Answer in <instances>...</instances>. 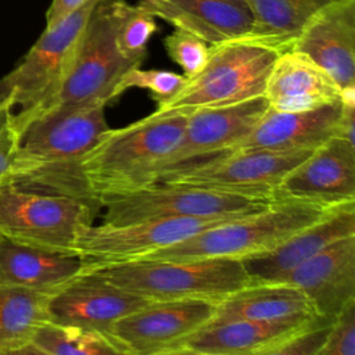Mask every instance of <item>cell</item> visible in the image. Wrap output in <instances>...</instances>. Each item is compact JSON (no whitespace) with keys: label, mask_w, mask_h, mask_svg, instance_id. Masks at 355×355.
I'll list each match as a JSON object with an SVG mask.
<instances>
[{"label":"cell","mask_w":355,"mask_h":355,"mask_svg":"<svg viewBox=\"0 0 355 355\" xmlns=\"http://www.w3.org/2000/svg\"><path fill=\"white\" fill-rule=\"evenodd\" d=\"M104 110V104H97L49 111L31 119L19 130L18 150L7 183L67 196L94 212L100 211V201L90 190L82 161L110 128Z\"/></svg>","instance_id":"obj_1"},{"label":"cell","mask_w":355,"mask_h":355,"mask_svg":"<svg viewBox=\"0 0 355 355\" xmlns=\"http://www.w3.org/2000/svg\"><path fill=\"white\" fill-rule=\"evenodd\" d=\"M186 119V112L155 110L146 118L101 133L82 161L94 197L100 201L154 183L176 150Z\"/></svg>","instance_id":"obj_2"},{"label":"cell","mask_w":355,"mask_h":355,"mask_svg":"<svg viewBox=\"0 0 355 355\" xmlns=\"http://www.w3.org/2000/svg\"><path fill=\"white\" fill-rule=\"evenodd\" d=\"M331 208L334 207L302 200L275 198L261 211L208 227L180 243L157 250L141 259H243L277 245L295 232L320 219Z\"/></svg>","instance_id":"obj_3"},{"label":"cell","mask_w":355,"mask_h":355,"mask_svg":"<svg viewBox=\"0 0 355 355\" xmlns=\"http://www.w3.org/2000/svg\"><path fill=\"white\" fill-rule=\"evenodd\" d=\"M126 3V0L96 1L68 73L50 107L43 112L107 105L121 94L122 78L132 68L141 65L122 54L116 44V26Z\"/></svg>","instance_id":"obj_4"},{"label":"cell","mask_w":355,"mask_h":355,"mask_svg":"<svg viewBox=\"0 0 355 355\" xmlns=\"http://www.w3.org/2000/svg\"><path fill=\"white\" fill-rule=\"evenodd\" d=\"M98 270L115 286L150 301L201 300L214 304L250 284L240 259H136Z\"/></svg>","instance_id":"obj_5"},{"label":"cell","mask_w":355,"mask_h":355,"mask_svg":"<svg viewBox=\"0 0 355 355\" xmlns=\"http://www.w3.org/2000/svg\"><path fill=\"white\" fill-rule=\"evenodd\" d=\"M279 54L245 39L209 44L205 65L186 78L183 87L171 100L157 105V111L187 114L197 108L222 107L263 96Z\"/></svg>","instance_id":"obj_6"},{"label":"cell","mask_w":355,"mask_h":355,"mask_svg":"<svg viewBox=\"0 0 355 355\" xmlns=\"http://www.w3.org/2000/svg\"><path fill=\"white\" fill-rule=\"evenodd\" d=\"M97 0H89L58 22L46 26L21 62L8 73L12 82L14 121L21 130L46 111L73 61L86 22Z\"/></svg>","instance_id":"obj_7"},{"label":"cell","mask_w":355,"mask_h":355,"mask_svg":"<svg viewBox=\"0 0 355 355\" xmlns=\"http://www.w3.org/2000/svg\"><path fill=\"white\" fill-rule=\"evenodd\" d=\"M93 214L89 205L67 196L0 184V234L19 244L75 254L78 230L92 222Z\"/></svg>","instance_id":"obj_8"},{"label":"cell","mask_w":355,"mask_h":355,"mask_svg":"<svg viewBox=\"0 0 355 355\" xmlns=\"http://www.w3.org/2000/svg\"><path fill=\"white\" fill-rule=\"evenodd\" d=\"M273 200L218 191L191 184L158 182L100 200L101 223L122 225L169 216H230L261 211Z\"/></svg>","instance_id":"obj_9"},{"label":"cell","mask_w":355,"mask_h":355,"mask_svg":"<svg viewBox=\"0 0 355 355\" xmlns=\"http://www.w3.org/2000/svg\"><path fill=\"white\" fill-rule=\"evenodd\" d=\"M239 216L243 215L208 218L169 216L122 225H93L90 222L82 225L78 230L75 254L82 258L83 270L100 269L141 259L157 250L180 243L208 227Z\"/></svg>","instance_id":"obj_10"},{"label":"cell","mask_w":355,"mask_h":355,"mask_svg":"<svg viewBox=\"0 0 355 355\" xmlns=\"http://www.w3.org/2000/svg\"><path fill=\"white\" fill-rule=\"evenodd\" d=\"M313 150H233L205 162L165 173L154 183L191 184L275 200V190L284 175Z\"/></svg>","instance_id":"obj_11"},{"label":"cell","mask_w":355,"mask_h":355,"mask_svg":"<svg viewBox=\"0 0 355 355\" xmlns=\"http://www.w3.org/2000/svg\"><path fill=\"white\" fill-rule=\"evenodd\" d=\"M215 312L216 304L201 300L153 301L116 320L110 336L125 355L178 354L180 344Z\"/></svg>","instance_id":"obj_12"},{"label":"cell","mask_w":355,"mask_h":355,"mask_svg":"<svg viewBox=\"0 0 355 355\" xmlns=\"http://www.w3.org/2000/svg\"><path fill=\"white\" fill-rule=\"evenodd\" d=\"M268 108V100L258 96L236 104L197 108L187 112L182 139L157 179L165 173L233 151L234 146L254 129Z\"/></svg>","instance_id":"obj_13"},{"label":"cell","mask_w":355,"mask_h":355,"mask_svg":"<svg viewBox=\"0 0 355 355\" xmlns=\"http://www.w3.org/2000/svg\"><path fill=\"white\" fill-rule=\"evenodd\" d=\"M150 302L115 286L98 270H82L51 294L49 315L51 322L94 330L111 338L116 320Z\"/></svg>","instance_id":"obj_14"},{"label":"cell","mask_w":355,"mask_h":355,"mask_svg":"<svg viewBox=\"0 0 355 355\" xmlns=\"http://www.w3.org/2000/svg\"><path fill=\"white\" fill-rule=\"evenodd\" d=\"M275 198L337 207L355 201V143L333 136L288 171Z\"/></svg>","instance_id":"obj_15"},{"label":"cell","mask_w":355,"mask_h":355,"mask_svg":"<svg viewBox=\"0 0 355 355\" xmlns=\"http://www.w3.org/2000/svg\"><path fill=\"white\" fill-rule=\"evenodd\" d=\"M355 234V201L331 208L316 222L302 227L277 245L241 261L250 283L279 282L331 243Z\"/></svg>","instance_id":"obj_16"},{"label":"cell","mask_w":355,"mask_h":355,"mask_svg":"<svg viewBox=\"0 0 355 355\" xmlns=\"http://www.w3.org/2000/svg\"><path fill=\"white\" fill-rule=\"evenodd\" d=\"M290 50L308 55L340 90L355 86V0H336L320 8Z\"/></svg>","instance_id":"obj_17"},{"label":"cell","mask_w":355,"mask_h":355,"mask_svg":"<svg viewBox=\"0 0 355 355\" xmlns=\"http://www.w3.org/2000/svg\"><path fill=\"white\" fill-rule=\"evenodd\" d=\"M343 116L344 103L341 97L306 111L268 108L254 129L233 150H313L338 135Z\"/></svg>","instance_id":"obj_18"},{"label":"cell","mask_w":355,"mask_h":355,"mask_svg":"<svg viewBox=\"0 0 355 355\" xmlns=\"http://www.w3.org/2000/svg\"><path fill=\"white\" fill-rule=\"evenodd\" d=\"M279 282L300 288L316 313L334 318L355 300V234L331 243Z\"/></svg>","instance_id":"obj_19"},{"label":"cell","mask_w":355,"mask_h":355,"mask_svg":"<svg viewBox=\"0 0 355 355\" xmlns=\"http://www.w3.org/2000/svg\"><path fill=\"white\" fill-rule=\"evenodd\" d=\"M140 8L208 44L244 39L252 17L244 3L229 0H140Z\"/></svg>","instance_id":"obj_20"},{"label":"cell","mask_w":355,"mask_h":355,"mask_svg":"<svg viewBox=\"0 0 355 355\" xmlns=\"http://www.w3.org/2000/svg\"><path fill=\"white\" fill-rule=\"evenodd\" d=\"M341 90L330 75L308 55L286 50L269 72L263 97L275 111H306L340 98Z\"/></svg>","instance_id":"obj_21"},{"label":"cell","mask_w":355,"mask_h":355,"mask_svg":"<svg viewBox=\"0 0 355 355\" xmlns=\"http://www.w3.org/2000/svg\"><path fill=\"white\" fill-rule=\"evenodd\" d=\"M316 315L308 297L284 282L250 283L219 302L215 312V318L288 326L304 324Z\"/></svg>","instance_id":"obj_22"},{"label":"cell","mask_w":355,"mask_h":355,"mask_svg":"<svg viewBox=\"0 0 355 355\" xmlns=\"http://www.w3.org/2000/svg\"><path fill=\"white\" fill-rule=\"evenodd\" d=\"M304 324H268L237 318H214L187 337L178 354L268 355L277 343Z\"/></svg>","instance_id":"obj_23"},{"label":"cell","mask_w":355,"mask_h":355,"mask_svg":"<svg viewBox=\"0 0 355 355\" xmlns=\"http://www.w3.org/2000/svg\"><path fill=\"white\" fill-rule=\"evenodd\" d=\"M82 270L76 254L44 251L0 234V284L54 293Z\"/></svg>","instance_id":"obj_24"},{"label":"cell","mask_w":355,"mask_h":355,"mask_svg":"<svg viewBox=\"0 0 355 355\" xmlns=\"http://www.w3.org/2000/svg\"><path fill=\"white\" fill-rule=\"evenodd\" d=\"M331 1L336 0H244L252 17L244 39L277 53L290 50L309 19Z\"/></svg>","instance_id":"obj_25"},{"label":"cell","mask_w":355,"mask_h":355,"mask_svg":"<svg viewBox=\"0 0 355 355\" xmlns=\"http://www.w3.org/2000/svg\"><path fill=\"white\" fill-rule=\"evenodd\" d=\"M51 294L0 284V355L37 354L31 341L35 331L50 320Z\"/></svg>","instance_id":"obj_26"},{"label":"cell","mask_w":355,"mask_h":355,"mask_svg":"<svg viewBox=\"0 0 355 355\" xmlns=\"http://www.w3.org/2000/svg\"><path fill=\"white\" fill-rule=\"evenodd\" d=\"M31 343L44 355H121L118 345L103 333L51 320L35 331Z\"/></svg>","instance_id":"obj_27"},{"label":"cell","mask_w":355,"mask_h":355,"mask_svg":"<svg viewBox=\"0 0 355 355\" xmlns=\"http://www.w3.org/2000/svg\"><path fill=\"white\" fill-rule=\"evenodd\" d=\"M157 31L155 17L137 4L126 3L116 26V44L128 58L143 62L147 43Z\"/></svg>","instance_id":"obj_28"},{"label":"cell","mask_w":355,"mask_h":355,"mask_svg":"<svg viewBox=\"0 0 355 355\" xmlns=\"http://www.w3.org/2000/svg\"><path fill=\"white\" fill-rule=\"evenodd\" d=\"M186 76L164 69H141L140 67L132 68L119 83V93L137 87L150 92L151 97L161 105L171 100L184 85Z\"/></svg>","instance_id":"obj_29"},{"label":"cell","mask_w":355,"mask_h":355,"mask_svg":"<svg viewBox=\"0 0 355 355\" xmlns=\"http://www.w3.org/2000/svg\"><path fill=\"white\" fill-rule=\"evenodd\" d=\"M164 46L169 58L183 69L186 78L196 75L205 65L209 55L207 42L179 28H175L164 39Z\"/></svg>","instance_id":"obj_30"},{"label":"cell","mask_w":355,"mask_h":355,"mask_svg":"<svg viewBox=\"0 0 355 355\" xmlns=\"http://www.w3.org/2000/svg\"><path fill=\"white\" fill-rule=\"evenodd\" d=\"M333 318L316 315L312 320L277 343L268 355H318L324 344Z\"/></svg>","instance_id":"obj_31"},{"label":"cell","mask_w":355,"mask_h":355,"mask_svg":"<svg viewBox=\"0 0 355 355\" xmlns=\"http://www.w3.org/2000/svg\"><path fill=\"white\" fill-rule=\"evenodd\" d=\"M318 355H355V300L333 318Z\"/></svg>","instance_id":"obj_32"},{"label":"cell","mask_w":355,"mask_h":355,"mask_svg":"<svg viewBox=\"0 0 355 355\" xmlns=\"http://www.w3.org/2000/svg\"><path fill=\"white\" fill-rule=\"evenodd\" d=\"M12 104L0 108V184L7 183L19 140V130L14 121Z\"/></svg>","instance_id":"obj_33"},{"label":"cell","mask_w":355,"mask_h":355,"mask_svg":"<svg viewBox=\"0 0 355 355\" xmlns=\"http://www.w3.org/2000/svg\"><path fill=\"white\" fill-rule=\"evenodd\" d=\"M86 1L89 0H53L46 12V26L58 22L72 11L78 10Z\"/></svg>","instance_id":"obj_34"},{"label":"cell","mask_w":355,"mask_h":355,"mask_svg":"<svg viewBox=\"0 0 355 355\" xmlns=\"http://www.w3.org/2000/svg\"><path fill=\"white\" fill-rule=\"evenodd\" d=\"M12 82L8 73L0 79V108L7 104H12Z\"/></svg>","instance_id":"obj_35"},{"label":"cell","mask_w":355,"mask_h":355,"mask_svg":"<svg viewBox=\"0 0 355 355\" xmlns=\"http://www.w3.org/2000/svg\"><path fill=\"white\" fill-rule=\"evenodd\" d=\"M229 1H237V3H244V0H229ZM245 4V3H244Z\"/></svg>","instance_id":"obj_36"}]
</instances>
